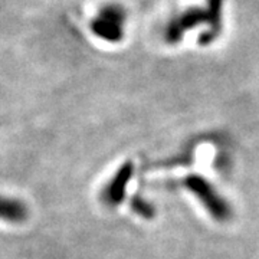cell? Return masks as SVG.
<instances>
[{
	"instance_id": "1",
	"label": "cell",
	"mask_w": 259,
	"mask_h": 259,
	"mask_svg": "<svg viewBox=\"0 0 259 259\" xmlns=\"http://www.w3.org/2000/svg\"><path fill=\"white\" fill-rule=\"evenodd\" d=\"M182 186L189 193L197 199L206 212L212 216L216 222L225 223L231 221L233 216L231 203L218 192V189L200 175H189L182 180Z\"/></svg>"
},
{
	"instance_id": "2",
	"label": "cell",
	"mask_w": 259,
	"mask_h": 259,
	"mask_svg": "<svg viewBox=\"0 0 259 259\" xmlns=\"http://www.w3.org/2000/svg\"><path fill=\"white\" fill-rule=\"evenodd\" d=\"M134 176V163L127 160L124 164H121L114 176L105 183L101 190V202L108 207H117L118 204L124 202L128 185Z\"/></svg>"
},
{
	"instance_id": "3",
	"label": "cell",
	"mask_w": 259,
	"mask_h": 259,
	"mask_svg": "<svg viewBox=\"0 0 259 259\" xmlns=\"http://www.w3.org/2000/svg\"><path fill=\"white\" fill-rule=\"evenodd\" d=\"M94 33L104 40L117 42L122 36V18L121 12L114 6H108L97 15L93 20Z\"/></svg>"
},
{
	"instance_id": "4",
	"label": "cell",
	"mask_w": 259,
	"mask_h": 259,
	"mask_svg": "<svg viewBox=\"0 0 259 259\" xmlns=\"http://www.w3.org/2000/svg\"><path fill=\"white\" fill-rule=\"evenodd\" d=\"M29 216L26 203L15 197L0 194V221L8 223H23Z\"/></svg>"
},
{
	"instance_id": "5",
	"label": "cell",
	"mask_w": 259,
	"mask_h": 259,
	"mask_svg": "<svg viewBox=\"0 0 259 259\" xmlns=\"http://www.w3.org/2000/svg\"><path fill=\"white\" fill-rule=\"evenodd\" d=\"M131 210L134 213H137L141 218H144V219H151L156 214L154 206L151 203H148L144 197H141L139 194H136L131 199Z\"/></svg>"
}]
</instances>
